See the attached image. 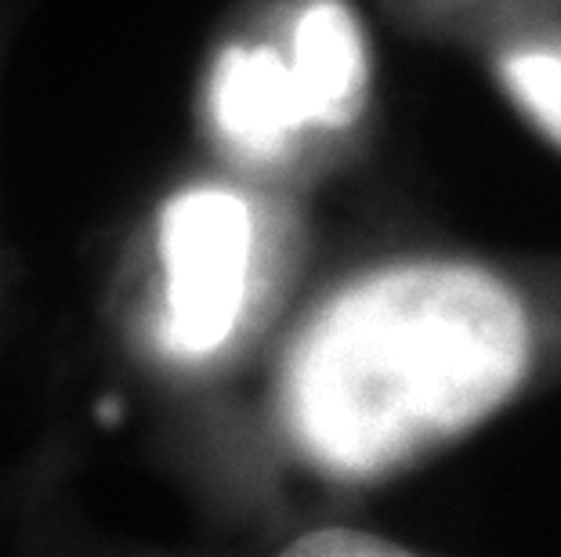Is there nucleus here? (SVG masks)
Instances as JSON below:
<instances>
[{"label": "nucleus", "instance_id": "39448f33", "mask_svg": "<svg viewBox=\"0 0 561 557\" xmlns=\"http://www.w3.org/2000/svg\"><path fill=\"white\" fill-rule=\"evenodd\" d=\"M504 84L529 120L561 146V47L511 55L504 62Z\"/></svg>", "mask_w": 561, "mask_h": 557}, {"label": "nucleus", "instance_id": "f03ea898", "mask_svg": "<svg viewBox=\"0 0 561 557\" xmlns=\"http://www.w3.org/2000/svg\"><path fill=\"white\" fill-rule=\"evenodd\" d=\"M254 254V218L232 188H188L160 221L163 326L160 344L178 359H207L240 323Z\"/></svg>", "mask_w": 561, "mask_h": 557}, {"label": "nucleus", "instance_id": "7ed1b4c3", "mask_svg": "<svg viewBox=\"0 0 561 557\" xmlns=\"http://www.w3.org/2000/svg\"><path fill=\"white\" fill-rule=\"evenodd\" d=\"M210 113L218 135L247 160L283 156L297 130L316 124L294 58L268 44H236L218 58Z\"/></svg>", "mask_w": 561, "mask_h": 557}, {"label": "nucleus", "instance_id": "20e7f679", "mask_svg": "<svg viewBox=\"0 0 561 557\" xmlns=\"http://www.w3.org/2000/svg\"><path fill=\"white\" fill-rule=\"evenodd\" d=\"M290 58L316 127H348L366 91V47L352 11L341 0H312L294 22Z\"/></svg>", "mask_w": 561, "mask_h": 557}, {"label": "nucleus", "instance_id": "f257e3e1", "mask_svg": "<svg viewBox=\"0 0 561 557\" xmlns=\"http://www.w3.org/2000/svg\"><path fill=\"white\" fill-rule=\"evenodd\" d=\"M529 365V323L468 265H405L344 290L297 344L286 413L305 453L374 478L489 417Z\"/></svg>", "mask_w": 561, "mask_h": 557}, {"label": "nucleus", "instance_id": "423d86ee", "mask_svg": "<svg viewBox=\"0 0 561 557\" xmlns=\"http://www.w3.org/2000/svg\"><path fill=\"white\" fill-rule=\"evenodd\" d=\"M290 554H352V557H366V554H405L399 547H391L385 539L363 536V532L352 529H330V532H312V536L297 539Z\"/></svg>", "mask_w": 561, "mask_h": 557}]
</instances>
